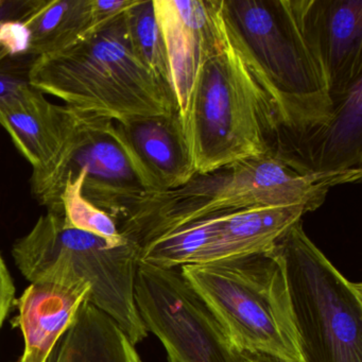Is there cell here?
<instances>
[{"label":"cell","instance_id":"obj_27","mask_svg":"<svg viewBox=\"0 0 362 362\" xmlns=\"http://www.w3.org/2000/svg\"><path fill=\"white\" fill-rule=\"evenodd\" d=\"M16 362H22V361H21V360L18 359V361H16ZM50 362H52V361H50Z\"/></svg>","mask_w":362,"mask_h":362},{"label":"cell","instance_id":"obj_15","mask_svg":"<svg viewBox=\"0 0 362 362\" xmlns=\"http://www.w3.org/2000/svg\"><path fill=\"white\" fill-rule=\"evenodd\" d=\"M119 124L156 194L177 189L196 175L179 112Z\"/></svg>","mask_w":362,"mask_h":362},{"label":"cell","instance_id":"obj_16","mask_svg":"<svg viewBox=\"0 0 362 362\" xmlns=\"http://www.w3.org/2000/svg\"><path fill=\"white\" fill-rule=\"evenodd\" d=\"M310 211L313 209L304 203L262 205L230 211L226 214L219 234L196 264L271 251L286 232Z\"/></svg>","mask_w":362,"mask_h":362},{"label":"cell","instance_id":"obj_23","mask_svg":"<svg viewBox=\"0 0 362 362\" xmlns=\"http://www.w3.org/2000/svg\"><path fill=\"white\" fill-rule=\"evenodd\" d=\"M16 296L13 279L8 270L5 260L0 255V329L3 327Z\"/></svg>","mask_w":362,"mask_h":362},{"label":"cell","instance_id":"obj_25","mask_svg":"<svg viewBox=\"0 0 362 362\" xmlns=\"http://www.w3.org/2000/svg\"><path fill=\"white\" fill-rule=\"evenodd\" d=\"M245 362H287L273 356L264 355V354H247L245 353Z\"/></svg>","mask_w":362,"mask_h":362},{"label":"cell","instance_id":"obj_2","mask_svg":"<svg viewBox=\"0 0 362 362\" xmlns=\"http://www.w3.org/2000/svg\"><path fill=\"white\" fill-rule=\"evenodd\" d=\"M361 175H302L274 153L264 154L194 175L177 189L149 197L124 219L122 230L141 249L160 235L215 214L294 203L315 211L332 187L359 182Z\"/></svg>","mask_w":362,"mask_h":362},{"label":"cell","instance_id":"obj_20","mask_svg":"<svg viewBox=\"0 0 362 362\" xmlns=\"http://www.w3.org/2000/svg\"><path fill=\"white\" fill-rule=\"evenodd\" d=\"M124 16L133 52L173 94L166 46L156 18L153 0H136V3L127 10Z\"/></svg>","mask_w":362,"mask_h":362},{"label":"cell","instance_id":"obj_4","mask_svg":"<svg viewBox=\"0 0 362 362\" xmlns=\"http://www.w3.org/2000/svg\"><path fill=\"white\" fill-rule=\"evenodd\" d=\"M214 5L217 35L183 126L196 175L273 153L277 134L268 98L228 37L217 0Z\"/></svg>","mask_w":362,"mask_h":362},{"label":"cell","instance_id":"obj_1","mask_svg":"<svg viewBox=\"0 0 362 362\" xmlns=\"http://www.w3.org/2000/svg\"><path fill=\"white\" fill-rule=\"evenodd\" d=\"M228 37L268 98L277 153L334 117V100L306 23L307 0H217Z\"/></svg>","mask_w":362,"mask_h":362},{"label":"cell","instance_id":"obj_12","mask_svg":"<svg viewBox=\"0 0 362 362\" xmlns=\"http://www.w3.org/2000/svg\"><path fill=\"white\" fill-rule=\"evenodd\" d=\"M90 287L66 274L33 281L18 300V323L24 337L22 362H50L54 349L88 300Z\"/></svg>","mask_w":362,"mask_h":362},{"label":"cell","instance_id":"obj_13","mask_svg":"<svg viewBox=\"0 0 362 362\" xmlns=\"http://www.w3.org/2000/svg\"><path fill=\"white\" fill-rule=\"evenodd\" d=\"M306 23L336 98L362 77V0H307Z\"/></svg>","mask_w":362,"mask_h":362},{"label":"cell","instance_id":"obj_6","mask_svg":"<svg viewBox=\"0 0 362 362\" xmlns=\"http://www.w3.org/2000/svg\"><path fill=\"white\" fill-rule=\"evenodd\" d=\"M139 254L135 241L112 240L73 228L52 213L41 216L12 247L16 267L30 283L67 274L88 284V302L109 315L135 346L149 334L135 303Z\"/></svg>","mask_w":362,"mask_h":362},{"label":"cell","instance_id":"obj_3","mask_svg":"<svg viewBox=\"0 0 362 362\" xmlns=\"http://www.w3.org/2000/svg\"><path fill=\"white\" fill-rule=\"evenodd\" d=\"M124 14L35 59L30 86L67 107L119 122L177 111L173 94L133 52Z\"/></svg>","mask_w":362,"mask_h":362},{"label":"cell","instance_id":"obj_11","mask_svg":"<svg viewBox=\"0 0 362 362\" xmlns=\"http://www.w3.org/2000/svg\"><path fill=\"white\" fill-rule=\"evenodd\" d=\"M332 100L334 117L327 124L274 153L302 175L362 170V77Z\"/></svg>","mask_w":362,"mask_h":362},{"label":"cell","instance_id":"obj_22","mask_svg":"<svg viewBox=\"0 0 362 362\" xmlns=\"http://www.w3.org/2000/svg\"><path fill=\"white\" fill-rule=\"evenodd\" d=\"M135 3L136 0H93L94 28L122 16Z\"/></svg>","mask_w":362,"mask_h":362},{"label":"cell","instance_id":"obj_19","mask_svg":"<svg viewBox=\"0 0 362 362\" xmlns=\"http://www.w3.org/2000/svg\"><path fill=\"white\" fill-rule=\"evenodd\" d=\"M226 214H215L184 224L141 247L139 262L160 269L196 264L219 234Z\"/></svg>","mask_w":362,"mask_h":362},{"label":"cell","instance_id":"obj_7","mask_svg":"<svg viewBox=\"0 0 362 362\" xmlns=\"http://www.w3.org/2000/svg\"><path fill=\"white\" fill-rule=\"evenodd\" d=\"M304 362H362V286L307 236L302 220L277 241Z\"/></svg>","mask_w":362,"mask_h":362},{"label":"cell","instance_id":"obj_10","mask_svg":"<svg viewBox=\"0 0 362 362\" xmlns=\"http://www.w3.org/2000/svg\"><path fill=\"white\" fill-rule=\"evenodd\" d=\"M182 124L189 113L197 80L217 35L214 0H153Z\"/></svg>","mask_w":362,"mask_h":362},{"label":"cell","instance_id":"obj_21","mask_svg":"<svg viewBox=\"0 0 362 362\" xmlns=\"http://www.w3.org/2000/svg\"><path fill=\"white\" fill-rule=\"evenodd\" d=\"M37 58L16 57L0 45V98L21 86H28L31 67Z\"/></svg>","mask_w":362,"mask_h":362},{"label":"cell","instance_id":"obj_17","mask_svg":"<svg viewBox=\"0 0 362 362\" xmlns=\"http://www.w3.org/2000/svg\"><path fill=\"white\" fill-rule=\"evenodd\" d=\"M58 345L54 362H144L119 326L88 300Z\"/></svg>","mask_w":362,"mask_h":362},{"label":"cell","instance_id":"obj_24","mask_svg":"<svg viewBox=\"0 0 362 362\" xmlns=\"http://www.w3.org/2000/svg\"><path fill=\"white\" fill-rule=\"evenodd\" d=\"M33 0L0 1V23L10 20H21L30 9Z\"/></svg>","mask_w":362,"mask_h":362},{"label":"cell","instance_id":"obj_8","mask_svg":"<svg viewBox=\"0 0 362 362\" xmlns=\"http://www.w3.org/2000/svg\"><path fill=\"white\" fill-rule=\"evenodd\" d=\"M65 185L122 224L156 194L119 122L76 109L62 149L31 177L33 196L43 206Z\"/></svg>","mask_w":362,"mask_h":362},{"label":"cell","instance_id":"obj_14","mask_svg":"<svg viewBox=\"0 0 362 362\" xmlns=\"http://www.w3.org/2000/svg\"><path fill=\"white\" fill-rule=\"evenodd\" d=\"M73 115V107L54 105L30 84L0 98V124L33 170L47 166L58 156Z\"/></svg>","mask_w":362,"mask_h":362},{"label":"cell","instance_id":"obj_18","mask_svg":"<svg viewBox=\"0 0 362 362\" xmlns=\"http://www.w3.org/2000/svg\"><path fill=\"white\" fill-rule=\"evenodd\" d=\"M21 20L30 35V56L54 54L94 29L93 0H33Z\"/></svg>","mask_w":362,"mask_h":362},{"label":"cell","instance_id":"obj_9","mask_svg":"<svg viewBox=\"0 0 362 362\" xmlns=\"http://www.w3.org/2000/svg\"><path fill=\"white\" fill-rule=\"evenodd\" d=\"M134 294L148 332L177 362H245L180 270L139 262Z\"/></svg>","mask_w":362,"mask_h":362},{"label":"cell","instance_id":"obj_26","mask_svg":"<svg viewBox=\"0 0 362 362\" xmlns=\"http://www.w3.org/2000/svg\"><path fill=\"white\" fill-rule=\"evenodd\" d=\"M167 362H177L175 358L171 357L170 355H167Z\"/></svg>","mask_w":362,"mask_h":362},{"label":"cell","instance_id":"obj_5","mask_svg":"<svg viewBox=\"0 0 362 362\" xmlns=\"http://www.w3.org/2000/svg\"><path fill=\"white\" fill-rule=\"evenodd\" d=\"M182 276L243 353L304 362L277 250L180 268Z\"/></svg>","mask_w":362,"mask_h":362}]
</instances>
